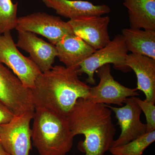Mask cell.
<instances>
[{
  "label": "cell",
  "mask_w": 155,
  "mask_h": 155,
  "mask_svg": "<svg viewBox=\"0 0 155 155\" xmlns=\"http://www.w3.org/2000/svg\"><path fill=\"white\" fill-rule=\"evenodd\" d=\"M0 101L16 116L35 111L31 89L0 62Z\"/></svg>",
  "instance_id": "8992f818"
},
{
  "label": "cell",
  "mask_w": 155,
  "mask_h": 155,
  "mask_svg": "<svg viewBox=\"0 0 155 155\" xmlns=\"http://www.w3.org/2000/svg\"><path fill=\"white\" fill-rule=\"evenodd\" d=\"M45 5L58 15L70 19L88 16H101L110 13L105 5H94L82 0H42Z\"/></svg>",
  "instance_id": "9a60e30c"
},
{
  "label": "cell",
  "mask_w": 155,
  "mask_h": 155,
  "mask_svg": "<svg viewBox=\"0 0 155 155\" xmlns=\"http://www.w3.org/2000/svg\"><path fill=\"white\" fill-rule=\"evenodd\" d=\"M0 155H10L5 150L0 142Z\"/></svg>",
  "instance_id": "7402d4cb"
},
{
  "label": "cell",
  "mask_w": 155,
  "mask_h": 155,
  "mask_svg": "<svg viewBox=\"0 0 155 155\" xmlns=\"http://www.w3.org/2000/svg\"><path fill=\"white\" fill-rule=\"evenodd\" d=\"M0 62L11 69L23 85L31 89L41 73L30 58L19 51L11 31L0 34Z\"/></svg>",
  "instance_id": "5b68a950"
},
{
  "label": "cell",
  "mask_w": 155,
  "mask_h": 155,
  "mask_svg": "<svg viewBox=\"0 0 155 155\" xmlns=\"http://www.w3.org/2000/svg\"><path fill=\"white\" fill-rule=\"evenodd\" d=\"M15 29L42 35L54 45L64 35L74 34L68 22L43 12L18 17Z\"/></svg>",
  "instance_id": "9c48e42d"
},
{
  "label": "cell",
  "mask_w": 155,
  "mask_h": 155,
  "mask_svg": "<svg viewBox=\"0 0 155 155\" xmlns=\"http://www.w3.org/2000/svg\"><path fill=\"white\" fill-rule=\"evenodd\" d=\"M124 103L125 105L120 107L104 104L115 114L121 129L120 136L114 140L112 147L126 144L147 133V125L140 120L142 110L137 103L132 97L127 98Z\"/></svg>",
  "instance_id": "30bf717a"
},
{
  "label": "cell",
  "mask_w": 155,
  "mask_h": 155,
  "mask_svg": "<svg viewBox=\"0 0 155 155\" xmlns=\"http://www.w3.org/2000/svg\"><path fill=\"white\" fill-rule=\"evenodd\" d=\"M67 118L74 137L84 136L78 148L85 155H104L112 147L116 128L112 111L104 104L79 99Z\"/></svg>",
  "instance_id": "7a4b0ae2"
},
{
  "label": "cell",
  "mask_w": 155,
  "mask_h": 155,
  "mask_svg": "<svg viewBox=\"0 0 155 155\" xmlns=\"http://www.w3.org/2000/svg\"><path fill=\"white\" fill-rule=\"evenodd\" d=\"M155 140V130H153L126 144L112 147L109 151L114 155H142L145 150Z\"/></svg>",
  "instance_id": "ac0fdd59"
},
{
  "label": "cell",
  "mask_w": 155,
  "mask_h": 155,
  "mask_svg": "<svg viewBox=\"0 0 155 155\" xmlns=\"http://www.w3.org/2000/svg\"><path fill=\"white\" fill-rule=\"evenodd\" d=\"M61 65L41 72L31 89L35 107L67 117L80 98H88L91 87L80 80L77 70Z\"/></svg>",
  "instance_id": "6da1fadb"
},
{
  "label": "cell",
  "mask_w": 155,
  "mask_h": 155,
  "mask_svg": "<svg viewBox=\"0 0 155 155\" xmlns=\"http://www.w3.org/2000/svg\"><path fill=\"white\" fill-rule=\"evenodd\" d=\"M130 28L155 30V0H123Z\"/></svg>",
  "instance_id": "2e32d148"
},
{
  "label": "cell",
  "mask_w": 155,
  "mask_h": 155,
  "mask_svg": "<svg viewBox=\"0 0 155 155\" xmlns=\"http://www.w3.org/2000/svg\"><path fill=\"white\" fill-rule=\"evenodd\" d=\"M122 33L128 51L155 60V30L130 28Z\"/></svg>",
  "instance_id": "e0dca14e"
},
{
  "label": "cell",
  "mask_w": 155,
  "mask_h": 155,
  "mask_svg": "<svg viewBox=\"0 0 155 155\" xmlns=\"http://www.w3.org/2000/svg\"><path fill=\"white\" fill-rule=\"evenodd\" d=\"M34 113L16 115L8 123L0 125V142L9 155H29L31 149L30 122Z\"/></svg>",
  "instance_id": "52a82bcc"
},
{
  "label": "cell",
  "mask_w": 155,
  "mask_h": 155,
  "mask_svg": "<svg viewBox=\"0 0 155 155\" xmlns=\"http://www.w3.org/2000/svg\"><path fill=\"white\" fill-rule=\"evenodd\" d=\"M15 116L9 108L0 101V125L8 123Z\"/></svg>",
  "instance_id": "44dd1931"
},
{
  "label": "cell",
  "mask_w": 155,
  "mask_h": 155,
  "mask_svg": "<svg viewBox=\"0 0 155 155\" xmlns=\"http://www.w3.org/2000/svg\"><path fill=\"white\" fill-rule=\"evenodd\" d=\"M126 65L133 70L137 78V90L145 95L147 102L155 103V60L130 53L126 58Z\"/></svg>",
  "instance_id": "4fadbf2b"
},
{
  "label": "cell",
  "mask_w": 155,
  "mask_h": 155,
  "mask_svg": "<svg viewBox=\"0 0 155 155\" xmlns=\"http://www.w3.org/2000/svg\"><path fill=\"white\" fill-rule=\"evenodd\" d=\"M55 46L57 57L65 67L78 69L80 64L96 51L74 34L64 35Z\"/></svg>",
  "instance_id": "5bb4252c"
},
{
  "label": "cell",
  "mask_w": 155,
  "mask_h": 155,
  "mask_svg": "<svg viewBox=\"0 0 155 155\" xmlns=\"http://www.w3.org/2000/svg\"><path fill=\"white\" fill-rule=\"evenodd\" d=\"M108 16H88L70 19L68 23L73 33L95 50L105 46L110 41Z\"/></svg>",
  "instance_id": "8fae6325"
},
{
  "label": "cell",
  "mask_w": 155,
  "mask_h": 155,
  "mask_svg": "<svg viewBox=\"0 0 155 155\" xmlns=\"http://www.w3.org/2000/svg\"><path fill=\"white\" fill-rule=\"evenodd\" d=\"M18 5L12 0H0V34L16 28Z\"/></svg>",
  "instance_id": "d6986e66"
},
{
  "label": "cell",
  "mask_w": 155,
  "mask_h": 155,
  "mask_svg": "<svg viewBox=\"0 0 155 155\" xmlns=\"http://www.w3.org/2000/svg\"><path fill=\"white\" fill-rule=\"evenodd\" d=\"M142 111L144 113L147 121V133L155 130V104L147 102L137 97H132Z\"/></svg>",
  "instance_id": "ffe728a7"
},
{
  "label": "cell",
  "mask_w": 155,
  "mask_h": 155,
  "mask_svg": "<svg viewBox=\"0 0 155 155\" xmlns=\"http://www.w3.org/2000/svg\"><path fill=\"white\" fill-rule=\"evenodd\" d=\"M32 119L31 142L40 155H66L70 151L74 137L67 117L36 107Z\"/></svg>",
  "instance_id": "3957f363"
},
{
  "label": "cell",
  "mask_w": 155,
  "mask_h": 155,
  "mask_svg": "<svg viewBox=\"0 0 155 155\" xmlns=\"http://www.w3.org/2000/svg\"></svg>",
  "instance_id": "603a6c76"
},
{
  "label": "cell",
  "mask_w": 155,
  "mask_h": 155,
  "mask_svg": "<svg viewBox=\"0 0 155 155\" xmlns=\"http://www.w3.org/2000/svg\"><path fill=\"white\" fill-rule=\"evenodd\" d=\"M95 73L100 82L97 86L91 87L87 99L89 101L96 104L122 106L128 98L139 95L136 89L126 87L115 80L110 64L100 67Z\"/></svg>",
  "instance_id": "ba28073f"
},
{
  "label": "cell",
  "mask_w": 155,
  "mask_h": 155,
  "mask_svg": "<svg viewBox=\"0 0 155 155\" xmlns=\"http://www.w3.org/2000/svg\"><path fill=\"white\" fill-rule=\"evenodd\" d=\"M127 46L122 35H117L105 46L96 50L79 65L77 70L78 75L86 74V81L91 85H96L94 76L96 71L102 66L113 64L114 68L121 72L127 73L131 71L126 64L127 55Z\"/></svg>",
  "instance_id": "277c9868"
},
{
  "label": "cell",
  "mask_w": 155,
  "mask_h": 155,
  "mask_svg": "<svg viewBox=\"0 0 155 155\" xmlns=\"http://www.w3.org/2000/svg\"><path fill=\"white\" fill-rule=\"evenodd\" d=\"M17 31V47L29 54L31 59L41 72L51 69L58 55L55 45L39 38L35 34L23 31Z\"/></svg>",
  "instance_id": "7c38bea8"
},
{
  "label": "cell",
  "mask_w": 155,
  "mask_h": 155,
  "mask_svg": "<svg viewBox=\"0 0 155 155\" xmlns=\"http://www.w3.org/2000/svg\"><path fill=\"white\" fill-rule=\"evenodd\" d=\"M39 1H40V0H39Z\"/></svg>",
  "instance_id": "cb8c5ba5"
}]
</instances>
